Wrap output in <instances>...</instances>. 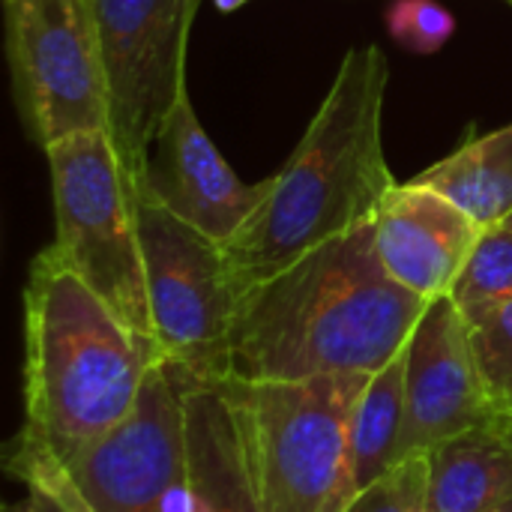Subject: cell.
Returning <instances> with one entry per match:
<instances>
[{"label":"cell","instance_id":"obj_1","mask_svg":"<svg viewBox=\"0 0 512 512\" xmlns=\"http://www.w3.org/2000/svg\"><path fill=\"white\" fill-rule=\"evenodd\" d=\"M426 306L387 273L366 222L240 297L231 378L372 375L405 351Z\"/></svg>","mask_w":512,"mask_h":512},{"label":"cell","instance_id":"obj_2","mask_svg":"<svg viewBox=\"0 0 512 512\" xmlns=\"http://www.w3.org/2000/svg\"><path fill=\"white\" fill-rule=\"evenodd\" d=\"M390 66L378 45H354L267 195L225 243L240 297L297 264L312 249L375 219L399 186L384 153Z\"/></svg>","mask_w":512,"mask_h":512},{"label":"cell","instance_id":"obj_3","mask_svg":"<svg viewBox=\"0 0 512 512\" xmlns=\"http://www.w3.org/2000/svg\"><path fill=\"white\" fill-rule=\"evenodd\" d=\"M159 360L54 243L36 255L24 288V426L60 459L120 423Z\"/></svg>","mask_w":512,"mask_h":512},{"label":"cell","instance_id":"obj_4","mask_svg":"<svg viewBox=\"0 0 512 512\" xmlns=\"http://www.w3.org/2000/svg\"><path fill=\"white\" fill-rule=\"evenodd\" d=\"M366 375L225 378L261 512H342L351 408Z\"/></svg>","mask_w":512,"mask_h":512},{"label":"cell","instance_id":"obj_5","mask_svg":"<svg viewBox=\"0 0 512 512\" xmlns=\"http://www.w3.org/2000/svg\"><path fill=\"white\" fill-rule=\"evenodd\" d=\"M45 159L54 189V249L159 351L138 231V195L111 132H84L57 141L45 150Z\"/></svg>","mask_w":512,"mask_h":512},{"label":"cell","instance_id":"obj_6","mask_svg":"<svg viewBox=\"0 0 512 512\" xmlns=\"http://www.w3.org/2000/svg\"><path fill=\"white\" fill-rule=\"evenodd\" d=\"M138 231L162 360L192 381L231 378V330L240 291L225 246L141 195Z\"/></svg>","mask_w":512,"mask_h":512},{"label":"cell","instance_id":"obj_7","mask_svg":"<svg viewBox=\"0 0 512 512\" xmlns=\"http://www.w3.org/2000/svg\"><path fill=\"white\" fill-rule=\"evenodd\" d=\"M21 117L42 150L84 132H111L96 30L84 0H3Z\"/></svg>","mask_w":512,"mask_h":512},{"label":"cell","instance_id":"obj_8","mask_svg":"<svg viewBox=\"0 0 512 512\" xmlns=\"http://www.w3.org/2000/svg\"><path fill=\"white\" fill-rule=\"evenodd\" d=\"M108 84L111 138L135 195L165 114L186 93V48L198 0H84Z\"/></svg>","mask_w":512,"mask_h":512},{"label":"cell","instance_id":"obj_9","mask_svg":"<svg viewBox=\"0 0 512 512\" xmlns=\"http://www.w3.org/2000/svg\"><path fill=\"white\" fill-rule=\"evenodd\" d=\"M99 512H192L183 384L150 366L132 411L63 459Z\"/></svg>","mask_w":512,"mask_h":512},{"label":"cell","instance_id":"obj_10","mask_svg":"<svg viewBox=\"0 0 512 512\" xmlns=\"http://www.w3.org/2000/svg\"><path fill=\"white\" fill-rule=\"evenodd\" d=\"M402 459L510 420L492 399L471 345V324L450 294L429 300L405 345Z\"/></svg>","mask_w":512,"mask_h":512},{"label":"cell","instance_id":"obj_11","mask_svg":"<svg viewBox=\"0 0 512 512\" xmlns=\"http://www.w3.org/2000/svg\"><path fill=\"white\" fill-rule=\"evenodd\" d=\"M138 195L225 246L264 201L267 180L243 183L231 171L183 93L150 141Z\"/></svg>","mask_w":512,"mask_h":512},{"label":"cell","instance_id":"obj_12","mask_svg":"<svg viewBox=\"0 0 512 512\" xmlns=\"http://www.w3.org/2000/svg\"><path fill=\"white\" fill-rule=\"evenodd\" d=\"M372 231L387 273L423 300H438L453 291L483 234L450 198L414 180L384 198Z\"/></svg>","mask_w":512,"mask_h":512},{"label":"cell","instance_id":"obj_13","mask_svg":"<svg viewBox=\"0 0 512 512\" xmlns=\"http://www.w3.org/2000/svg\"><path fill=\"white\" fill-rule=\"evenodd\" d=\"M177 372V369H174ZM186 402L192 512H261L255 501L243 426L225 381L180 375Z\"/></svg>","mask_w":512,"mask_h":512},{"label":"cell","instance_id":"obj_14","mask_svg":"<svg viewBox=\"0 0 512 512\" xmlns=\"http://www.w3.org/2000/svg\"><path fill=\"white\" fill-rule=\"evenodd\" d=\"M512 501V423L483 426L429 450L426 512H492Z\"/></svg>","mask_w":512,"mask_h":512},{"label":"cell","instance_id":"obj_15","mask_svg":"<svg viewBox=\"0 0 512 512\" xmlns=\"http://www.w3.org/2000/svg\"><path fill=\"white\" fill-rule=\"evenodd\" d=\"M405 351L384 369L366 375L348 426V474L342 507L402 462L405 432Z\"/></svg>","mask_w":512,"mask_h":512},{"label":"cell","instance_id":"obj_16","mask_svg":"<svg viewBox=\"0 0 512 512\" xmlns=\"http://www.w3.org/2000/svg\"><path fill=\"white\" fill-rule=\"evenodd\" d=\"M414 183L450 198L483 231L504 225L512 213V123L468 141L417 174Z\"/></svg>","mask_w":512,"mask_h":512},{"label":"cell","instance_id":"obj_17","mask_svg":"<svg viewBox=\"0 0 512 512\" xmlns=\"http://www.w3.org/2000/svg\"><path fill=\"white\" fill-rule=\"evenodd\" d=\"M450 297L465 318H477L480 312L512 300V228L498 225L480 234Z\"/></svg>","mask_w":512,"mask_h":512},{"label":"cell","instance_id":"obj_18","mask_svg":"<svg viewBox=\"0 0 512 512\" xmlns=\"http://www.w3.org/2000/svg\"><path fill=\"white\" fill-rule=\"evenodd\" d=\"M3 465L9 477L24 483V489L45 492L63 512H99L69 474L66 462L54 453V447L27 426H21V432L9 441Z\"/></svg>","mask_w":512,"mask_h":512},{"label":"cell","instance_id":"obj_19","mask_svg":"<svg viewBox=\"0 0 512 512\" xmlns=\"http://www.w3.org/2000/svg\"><path fill=\"white\" fill-rule=\"evenodd\" d=\"M471 324V345L492 399L510 414L512 405V300L498 303Z\"/></svg>","mask_w":512,"mask_h":512},{"label":"cell","instance_id":"obj_20","mask_svg":"<svg viewBox=\"0 0 512 512\" xmlns=\"http://www.w3.org/2000/svg\"><path fill=\"white\" fill-rule=\"evenodd\" d=\"M429 453H414L393 465L381 480L357 492L342 512H426Z\"/></svg>","mask_w":512,"mask_h":512},{"label":"cell","instance_id":"obj_21","mask_svg":"<svg viewBox=\"0 0 512 512\" xmlns=\"http://www.w3.org/2000/svg\"><path fill=\"white\" fill-rule=\"evenodd\" d=\"M390 33L411 51L432 54L456 30L453 15L432 0H396L387 12Z\"/></svg>","mask_w":512,"mask_h":512},{"label":"cell","instance_id":"obj_22","mask_svg":"<svg viewBox=\"0 0 512 512\" xmlns=\"http://www.w3.org/2000/svg\"><path fill=\"white\" fill-rule=\"evenodd\" d=\"M0 512H63L45 492L39 489H27V498H21L18 504H6Z\"/></svg>","mask_w":512,"mask_h":512},{"label":"cell","instance_id":"obj_23","mask_svg":"<svg viewBox=\"0 0 512 512\" xmlns=\"http://www.w3.org/2000/svg\"><path fill=\"white\" fill-rule=\"evenodd\" d=\"M246 0H216V6L219 9H225V12H231V9H237V6H243Z\"/></svg>","mask_w":512,"mask_h":512},{"label":"cell","instance_id":"obj_24","mask_svg":"<svg viewBox=\"0 0 512 512\" xmlns=\"http://www.w3.org/2000/svg\"><path fill=\"white\" fill-rule=\"evenodd\" d=\"M492 512H512V501H507L504 507H498V510H492Z\"/></svg>","mask_w":512,"mask_h":512},{"label":"cell","instance_id":"obj_25","mask_svg":"<svg viewBox=\"0 0 512 512\" xmlns=\"http://www.w3.org/2000/svg\"><path fill=\"white\" fill-rule=\"evenodd\" d=\"M504 225H507V228H512V213H510V216H507V222H504Z\"/></svg>","mask_w":512,"mask_h":512},{"label":"cell","instance_id":"obj_26","mask_svg":"<svg viewBox=\"0 0 512 512\" xmlns=\"http://www.w3.org/2000/svg\"><path fill=\"white\" fill-rule=\"evenodd\" d=\"M510 423H512V405H510Z\"/></svg>","mask_w":512,"mask_h":512}]
</instances>
